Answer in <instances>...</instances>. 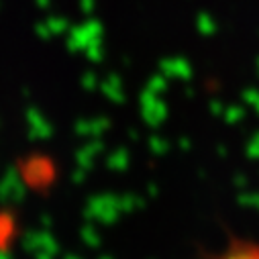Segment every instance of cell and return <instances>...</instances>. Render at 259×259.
<instances>
[]
</instances>
